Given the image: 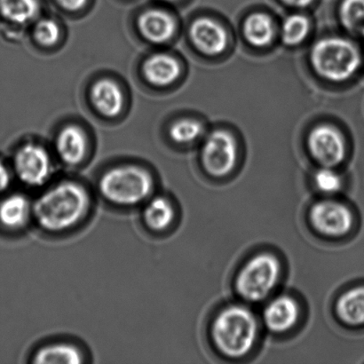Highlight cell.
Returning a JSON list of instances; mask_svg holds the SVG:
<instances>
[{
    "label": "cell",
    "mask_w": 364,
    "mask_h": 364,
    "mask_svg": "<svg viewBox=\"0 0 364 364\" xmlns=\"http://www.w3.org/2000/svg\"><path fill=\"white\" fill-rule=\"evenodd\" d=\"M141 33L153 44H163L173 38L176 31L173 18L165 11L151 9L141 14L138 20Z\"/></svg>",
    "instance_id": "obj_15"
},
{
    "label": "cell",
    "mask_w": 364,
    "mask_h": 364,
    "mask_svg": "<svg viewBox=\"0 0 364 364\" xmlns=\"http://www.w3.org/2000/svg\"><path fill=\"white\" fill-rule=\"evenodd\" d=\"M41 13L38 0H0V17L7 23L26 25Z\"/></svg>",
    "instance_id": "obj_20"
},
{
    "label": "cell",
    "mask_w": 364,
    "mask_h": 364,
    "mask_svg": "<svg viewBox=\"0 0 364 364\" xmlns=\"http://www.w3.org/2000/svg\"><path fill=\"white\" fill-rule=\"evenodd\" d=\"M342 25L351 33L364 31V0H343L340 9Z\"/></svg>",
    "instance_id": "obj_23"
},
{
    "label": "cell",
    "mask_w": 364,
    "mask_h": 364,
    "mask_svg": "<svg viewBox=\"0 0 364 364\" xmlns=\"http://www.w3.org/2000/svg\"><path fill=\"white\" fill-rule=\"evenodd\" d=\"M309 31V21L303 14H291L284 21L281 38L284 45L294 46L305 41Z\"/></svg>",
    "instance_id": "obj_22"
},
{
    "label": "cell",
    "mask_w": 364,
    "mask_h": 364,
    "mask_svg": "<svg viewBox=\"0 0 364 364\" xmlns=\"http://www.w3.org/2000/svg\"><path fill=\"white\" fill-rule=\"evenodd\" d=\"M92 193L80 182L65 180L46 188L33 201V221L39 230L60 235L77 230L92 209Z\"/></svg>",
    "instance_id": "obj_1"
},
{
    "label": "cell",
    "mask_w": 364,
    "mask_h": 364,
    "mask_svg": "<svg viewBox=\"0 0 364 364\" xmlns=\"http://www.w3.org/2000/svg\"><path fill=\"white\" fill-rule=\"evenodd\" d=\"M299 306L289 295H280L271 299L263 311V322L274 333H284L298 323Z\"/></svg>",
    "instance_id": "obj_13"
},
{
    "label": "cell",
    "mask_w": 364,
    "mask_h": 364,
    "mask_svg": "<svg viewBox=\"0 0 364 364\" xmlns=\"http://www.w3.org/2000/svg\"><path fill=\"white\" fill-rule=\"evenodd\" d=\"M142 71L146 80L151 85L166 87L179 77L181 65L173 56L156 53L145 60Z\"/></svg>",
    "instance_id": "obj_18"
},
{
    "label": "cell",
    "mask_w": 364,
    "mask_h": 364,
    "mask_svg": "<svg viewBox=\"0 0 364 364\" xmlns=\"http://www.w3.org/2000/svg\"><path fill=\"white\" fill-rule=\"evenodd\" d=\"M14 172L2 159H0V194H5L12 184Z\"/></svg>",
    "instance_id": "obj_27"
},
{
    "label": "cell",
    "mask_w": 364,
    "mask_h": 364,
    "mask_svg": "<svg viewBox=\"0 0 364 364\" xmlns=\"http://www.w3.org/2000/svg\"><path fill=\"white\" fill-rule=\"evenodd\" d=\"M92 105L102 116H119L124 106V95L119 85L113 80L103 78L95 82L91 89Z\"/></svg>",
    "instance_id": "obj_17"
},
{
    "label": "cell",
    "mask_w": 364,
    "mask_h": 364,
    "mask_svg": "<svg viewBox=\"0 0 364 364\" xmlns=\"http://www.w3.org/2000/svg\"><path fill=\"white\" fill-rule=\"evenodd\" d=\"M362 35H363V37H364V31H363V33H362Z\"/></svg>",
    "instance_id": "obj_31"
},
{
    "label": "cell",
    "mask_w": 364,
    "mask_h": 364,
    "mask_svg": "<svg viewBox=\"0 0 364 364\" xmlns=\"http://www.w3.org/2000/svg\"><path fill=\"white\" fill-rule=\"evenodd\" d=\"M314 183L321 193L334 195L340 192L343 186L341 177L333 167L323 166L314 176Z\"/></svg>",
    "instance_id": "obj_25"
},
{
    "label": "cell",
    "mask_w": 364,
    "mask_h": 364,
    "mask_svg": "<svg viewBox=\"0 0 364 364\" xmlns=\"http://www.w3.org/2000/svg\"><path fill=\"white\" fill-rule=\"evenodd\" d=\"M176 205L166 196L154 194L142 205V224L152 234L168 231L176 223Z\"/></svg>",
    "instance_id": "obj_12"
},
{
    "label": "cell",
    "mask_w": 364,
    "mask_h": 364,
    "mask_svg": "<svg viewBox=\"0 0 364 364\" xmlns=\"http://www.w3.org/2000/svg\"><path fill=\"white\" fill-rule=\"evenodd\" d=\"M237 159V146L233 135L217 130L207 137L202 149L203 166L213 177L227 176L234 170Z\"/></svg>",
    "instance_id": "obj_8"
},
{
    "label": "cell",
    "mask_w": 364,
    "mask_h": 364,
    "mask_svg": "<svg viewBox=\"0 0 364 364\" xmlns=\"http://www.w3.org/2000/svg\"><path fill=\"white\" fill-rule=\"evenodd\" d=\"M309 221L317 233L327 237H341L350 232L354 216L344 203L324 199L314 203L309 210Z\"/></svg>",
    "instance_id": "obj_7"
},
{
    "label": "cell",
    "mask_w": 364,
    "mask_h": 364,
    "mask_svg": "<svg viewBox=\"0 0 364 364\" xmlns=\"http://www.w3.org/2000/svg\"><path fill=\"white\" fill-rule=\"evenodd\" d=\"M166 1L174 2V1H177V0H166Z\"/></svg>",
    "instance_id": "obj_30"
},
{
    "label": "cell",
    "mask_w": 364,
    "mask_h": 364,
    "mask_svg": "<svg viewBox=\"0 0 364 364\" xmlns=\"http://www.w3.org/2000/svg\"><path fill=\"white\" fill-rule=\"evenodd\" d=\"M282 267L277 256L262 252L252 257L239 270L235 287L244 301H263L279 283Z\"/></svg>",
    "instance_id": "obj_5"
},
{
    "label": "cell",
    "mask_w": 364,
    "mask_h": 364,
    "mask_svg": "<svg viewBox=\"0 0 364 364\" xmlns=\"http://www.w3.org/2000/svg\"><path fill=\"white\" fill-rule=\"evenodd\" d=\"M34 364H81L85 362L83 349L70 341H56L41 345L32 353Z\"/></svg>",
    "instance_id": "obj_14"
},
{
    "label": "cell",
    "mask_w": 364,
    "mask_h": 364,
    "mask_svg": "<svg viewBox=\"0 0 364 364\" xmlns=\"http://www.w3.org/2000/svg\"><path fill=\"white\" fill-rule=\"evenodd\" d=\"M203 132V127L198 121L181 119L176 121L170 128V137L177 144H187L194 141Z\"/></svg>",
    "instance_id": "obj_24"
},
{
    "label": "cell",
    "mask_w": 364,
    "mask_h": 364,
    "mask_svg": "<svg viewBox=\"0 0 364 364\" xmlns=\"http://www.w3.org/2000/svg\"><path fill=\"white\" fill-rule=\"evenodd\" d=\"M287 4L288 6L297 7V9H305V7L311 5L314 0H282Z\"/></svg>",
    "instance_id": "obj_29"
},
{
    "label": "cell",
    "mask_w": 364,
    "mask_h": 364,
    "mask_svg": "<svg viewBox=\"0 0 364 364\" xmlns=\"http://www.w3.org/2000/svg\"><path fill=\"white\" fill-rule=\"evenodd\" d=\"M246 41L257 48L269 45L274 38V23L269 14L255 13L246 18L242 26Z\"/></svg>",
    "instance_id": "obj_21"
},
{
    "label": "cell",
    "mask_w": 364,
    "mask_h": 364,
    "mask_svg": "<svg viewBox=\"0 0 364 364\" xmlns=\"http://www.w3.org/2000/svg\"><path fill=\"white\" fill-rule=\"evenodd\" d=\"M336 314L342 323L350 326L364 324V287L351 288L338 299Z\"/></svg>",
    "instance_id": "obj_19"
},
{
    "label": "cell",
    "mask_w": 364,
    "mask_h": 364,
    "mask_svg": "<svg viewBox=\"0 0 364 364\" xmlns=\"http://www.w3.org/2000/svg\"><path fill=\"white\" fill-rule=\"evenodd\" d=\"M33 221V201L23 193H9L0 199V228L20 233Z\"/></svg>",
    "instance_id": "obj_10"
},
{
    "label": "cell",
    "mask_w": 364,
    "mask_h": 364,
    "mask_svg": "<svg viewBox=\"0 0 364 364\" xmlns=\"http://www.w3.org/2000/svg\"><path fill=\"white\" fill-rule=\"evenodd\" d=\"M97 191L108 205L119 209H133L144 205L156 194V181L149 170L140 166H116L99 178Z\"/></svg>",
    "instance_id": "obj_2"
},
{
    "label": "cell",
    "mask_w": 364,
    "mask_h": 364,
    "mask_svg": "<svg viewBox=\"0 0 364 364\" xmlns=\"http://www.w3.org/2000/svg\"><path fill=\"white\" fill-rule=\"evenodd\" d=\"M55 147L60 161L68 166H77L84 161L87 155V137L81 128L68 126L60 131Z\"/></svg>",
    "instance_id": "obj_16"
},
{
    "label": "cell",
    "mask_w": 364,
    "mask_h": 364,
    "mask_svg": "<svg viewBox=\"0 0 364 364\" xmlns=\"http://www.w3.org/2000/svg\"><path fill=\"white\" fill-rule=\"evenodd\" d=\"M60 33V28L55 21L43 19L36 24L34 37L41 45H55L59 41Z\"/></svg>",
    "instance_id": "obj_26"
},
{
    "label": "cell",
    "mask_w": 364,
    "mask_h": 364,
    "mask_svg": "<svg viewBox=\"0 0 364 364\" xmlns=\"http://www.w3.org/2000/svg\"><path fill=\"white\" fill-rule=\"evenodd\" d=\"M13 172L14 176L28 188L44 187L53 173L51 156L41 146L23 145L14 155Z\"/></svg>",
    "instance_id": "obj_6"
},
{
    "label": "cell",
    "mask_w": 364,
    "mask_h": 364,
    "mask_svg": "<svg viewBox=\"0 0 364 364\" xmlns=\"http://www.w3.org/2000/svg\"><path fill=\"white\" fill-rule=\"evenodd\" d=\"M308 147L314 159L322 166L333 168L343 162L345 159L343 136L336 128L327 124L316 127L310 132Z\"/></svg>",
    "instance_id": "obj_9"
},
{
    "label": "cell",
    "mask_w": 364,
    "mask_h": 364,
    "mask_svg": "<svg viewBox=\"0 0 364 364\" xmlns=\"http://www.w3.org/2000/svg\"><path fill=\"white\" fill-rule=\"evenodd\" d=\"M189 37L200 52L206 55H219L226 50L228 43L226 30L210 18L201 17L193 21Z\"/></svg>",
    "instance_id": "obj_11"
},
{
    "label": "cell",
    "mask_w": 364,
    "mask_h": 364,
    "mask_svg": "<svg viewBox=\"0 0 364 364\" xmlns=\"http://www.w3.org/2000/svg\"><path fill=\"white\" fill-rule=\"evenodd\" d=\"M310 62L320 77L342 82L354 76L361 65L362 57L354 43L346 38L331 37L320 39L314 45Z\"/></svg>",
    "instance_id": "obj_4"
},
{
    "label": "cell",
    "mask_w": 364,
    "mask_h": 364,
    "mask_svg": "<svg viewBox=\"0 0 364 364\" xmlns=\"http://www.w3.org/2000/svg\"><path fill=\"white\" fill-rule=\"evenodd\" d=\"M259 323L255 313L244 305L225 306L214 317L210 335L214 345L228 358H242L255 347Z\"/></svg>",
    "instance_id": "obj_3"
},
{
    "label": "cell",
    "mask_w": 364,
    "mask_h": 364,
    "mask_svg": "<svg viewBox=\"0 0 364 364\" xmlns=\"http://www.w3.org/2000/svg\"><path fill=\"white\" fill-rule=\"evenodd\" d=\"M60 6L70 11H77L87 5V0H57Z\"/></svg>",
    "instance_id": "obj_28"
}]
</instances>
